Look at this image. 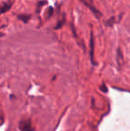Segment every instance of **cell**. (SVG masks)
Segmentation results:
<instances>
[{
    "label": "cell",
    "instance_id": "obj_2",
    "mask_svg": "<svg viewBox=\"0 0 130 131\" xmlns=\"http://www.w3.org/2000/svg\"><path fill=\"white\" fill-rule=\"evenodd\" d=\"M20 129L21 131H33V127L30 119H23L20 122Z\"/></svg>",
    "mask_w": 130,
    "mask_h": 131
},
{
    "label": "cell",
    "instance_id": "obj_7",
    "mask_svg": "<svg viewBox=\"0 0 130 131\" xmlns=\"http://www.w3.org/2000/svg\"><path fill=\"white\" fill-rule=\"evenodd\" d=\"M64 21H65V18L63 17V21H59V23H58L57 26L55 27V29H59V28H62V27H63V23H64Z\"/></svg>",
    "mask_w": 130,
    "mask_h": 131
},
{
    "label": "cell",
    "instance_id": "obj_5",
    "mask_svg": "<svg viewBox=\"0 0 130 131\" xmlns=\"http://www.w3.org/2000/svg\"><path fill=\"white\" fill-rule=\"evenodd\" d=\"M30 17H31V16L27 15V14H19V15L17 16L18 19L21 20V21H22L24 23H28V21H30Z\"/></svg>",
    "mask_w": 130,
    "mask_h": 131
},
{
    "label": "cell",
    "instance_id": "obj_3",
    "mask_svg": "<svg viewBox=\"0 0 130 131\" xmlns=\"http://www.w3.org/2000/svg\"><path fill=\"white\" fill-rule=\"evenodd\" d=\"M90 60L91 62L93 64H96L94 61V36H93V33H91V37H90Z\"/></svg>",
    "mask_w": 130,
    "mask_h": 131
},
{
    "label": "cell",
    "instance_id": "obj_4",
    "mask_svg": "<svg viewBox=\"0 0 130 131\" xmlns=\"http://www.w3.org/2000/svg\"><path fill=\"white\" fill-rule=\"evenodd\" d=\"M13 3H4L2 5H0V15L2 14H5V13L8 12L9 10L12 7Z\"/></svg>",
    "mask_w": 130,
    "mask_h": 131
},
{
    "label": "cell",
    "instance_id": "obj_6",
    "mask_svg": "<svg viewBox=\"0 0 130 131\" xmlns=\"http://www.w3.org/2000/svg\"><path fill=\"white\" fill-rule=\"evenodd\" d=\"M53 12H54V9H53V7H49V8L47 9L46 13H45V15H46V19H49V18H50L51 16L53 15Z\"/></svg>",
    "mask_w": 130,
    "mask_h": 131
},
{
    "label": "cell",
    "instance_id": "obj_1",
    "mask_svg": "<svg viewBox=\"0 0 130 131\" xmlns=\"http://www.w3.org/2000/svg\"><path fill=\"white\" fill-rule=\"evenodd\" d=\"M80 2H82V3L86 5V6L88 7V8L91 10V12L94 14V16H96V18H100L101 17V13L99 12L96 7H94V5H93V3H92V1H91V0H80Z\"/></svg>",
    "mask_w": 130,
    "mask_h": 131
}]
</instances>
